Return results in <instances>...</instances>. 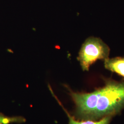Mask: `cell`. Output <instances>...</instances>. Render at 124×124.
I'll return each mask as SVG.
<instances>
[{"instance_id": "6da1fadb", "label": "cell", "mask_w": 124, "mask_h": 124, "mask_svg": "<svg viewBox=\"0 0 124 124\" xmlns=\"http://www.w3.org/2000/svg\"><path fill=\"white\" fill-rule=\"evenodd\" d=\"M70 92L76 105V116L82 120L111 116L124 108V82L107 80L103 87L91 93Z\"/></svg>"}, {"instance_id": "7a4b0ae2", "label": "cell", "mask_w": 124, "mask_h": 124, "mask_svg": "<svg viewBox=\"0 0 124 124\" xmlns=\"http://www.w3.org/2000/svg\"><path fill=\"white\" fill-rule=\"evenodd\" d=\"M109 53V47L101 39L90 37L82 45L78 60L83 70L88 71L90 67L97 60L108 58Z\"/></svg>"}, {"instance_id": "3957f363", "label": "cell", "mask_w": 124, "mask_h": 124, "mask_svg": "<svg viewBox=\"0 0 124 124\" xmlns=\"http://www.w3.org/2000/svg\"><path fill=\"white\" fill-rule=\"evenodd\" d=\"M105 68L124 77V57H116L104 60Z\"/></svg>"}, {"instance_id": "277c9868", "label": "cell", "mask_w": 124, "mask_h": 124, "mask_svg": "<svg viewBox=\"0 0 124 124\" xmlns=\"http://www.w3.org/2000/svg\"><path fill=\"white\" fill-rule=\"evenodd\" d=\"M65 111L69 118V124H109L111 120V116H107L103 118L99 121H94L90 120H82L80 121H77L75 120L65 110Z\"/></svg>"}, {"instance_id": "5b68a950", "label": "cell", "mask_w": 124, "mask_h": 124, "mask_svg": "<svg viewBox=\"0 0 124 124\" xmlns=\"http://www.w3.org/2000/svg\"><path fill=\"white\" fill-rule=\"evenodd\" d=\"M24 119L19 117H9L0 113V124H8L13 122H22Z\"/></svg>"}]
</instances>
